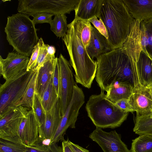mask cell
Masks as SVG:
<instances>
[{
    "label": "cell",
    "instance_id": "7c38bea8",
    "mask_svg": "<svg viewBox=\"0 0 152 152\" xmlns=\"http://www.w3.org/2000/svg\"><path fill=\"white\" fill-rule=\"evenodd\" d=\"M60 98L58 99L52 108L46 112L43 123L39 127V139L42 142H50L62 118Z\"/></svg>",
    "mask_w": 152,
    "mask_h": 152
},
{
    "label": "cell",
    "instance_id": "9a60e30c",
    "mask_svg": "<svg viewBox=\"0 0 152 152\" xmlns=\"http://www.w3.org/2000/svg\"><path fill=\"white\" fill-rule=\"evenodd\" d=\"M128 100L136 112V115H144L152 112V97L148 88L142 87L134 89Z\"/></svg>",
    "mask_w": 152,
    "mask_h": 152
},
{
    "label": "cell",
    "instance_id": "4dcf8cb0",
    "mask_svg": "<svg viewBox=\"0 0 152 152\" xmlns=\"http://www.w3.org/2000/svg\"><path fill=\"white\" fill-rule=\"evenodd\" d=\"M32 109L34 110L39 126L44 122L46 113L42 104L41 98L35 92Z\"/></svg>",
    "mask_w": 152,
    "mask_h": 152
},
{
    "label": "cell",
    "instance_id": "cb8c5ba5",
    "mask_svg": "<svg viewBox=\"0 0 152 152\" xmlns=\"http://www.w3.org/2000/svg\"><path fill=\"white\" fill-rule=\"evenodd\" d=\"M74 20L76 30L86 48L90 42L93 26L88 20L75 18Z\"/></svg>",
    "mask_w": 152,
    "mask_h": 152
},
{
    "label": "cell",
    "instance_id": "ac0fdd59",
    "mask_svg": "<svg viewBox=\"0 0 152 152\" xmlns=\"http://www.w3.org/2000/svg\"><path fill=\"white\" fill-rule=\"evenodd\" d=\"M104 0H80L74 10L75 18L88 20L99 18Z\"/></svg>",
    "mask_w": 152,
    "mask_h": 152
},
{
    "label": "cell",
    "instance_id": "d6a6232c",
    "mask_svg": "<svg viewBox=\"0 0 152 152\" xmlns=\"http://www.w3.org/2000/svg\"><path fill=\"white\" fill-rule=\"evenodd\" d=\"M52 83L56 92L60 98V75L58 58H56L52 76Z\"/></svg>",
    "mask_w": 152,
    "mask_h": 152
},
{
    "label": "cell",
    "instance_id": "ab89813d",
    "mask_svg": "<svg viewBox=\"0 0 152 152\" xmlns=\"http://www.w3.org/2000/svg\"><path fill=\"white\" fill-rule=\"evenodd\" d=\"M47 50L48 55L52 57H55L56 49L54 47L47 45Z\"/></svg>",
    "mask_w": 152,
    "mask_h": 152
},
{
    "label": "cell",
    "instance_id": "4316f807",
    "mask_svg": "<svg viewBox=\"0 0 152 152\" xmlns=\"http://www.w3.org/2000/svg\"><path fill=\"white\" fill-rule=\"evenodd\" d=\"M59 98L53 86L52 79L41 99L42 104L46 112L52 108Z\"/></svg>",
    "mask_w": 152,
    "mask_h": 152
},
{
    "label": "cell",
    "instance_id": "484cf974",
    "mask_svg": "<svg viewBox=\"0 0 152 152\" xmlns=\"http://www.w3.org/2000/svg\"><path fill=\"white\" fill-rule=\"evenodd\" d=\"M131 152H152V136L141 135L132 140Z\"/></svg>",
    "mask_w": 152,
    "mask_h": 152
},
{
    "label": "cell",
    "instance_id": "2e32d148",
    "mask_svg": "<svg viewBox=\"0 0 152 152\" xmlns=\"http://www.w3.org/2000/svg\"><path fill=\"white\" fill-rule=\"evenodd\" d=\"M134 19L140 21L152 19V0H123Z\"/></svg>",
    "mask_w": 152,
    "mask_h": 152
},
{
    "label": "cell",
    "instance_id": "f1b7e54d",
    "mask_svg": "<svg viewBox=\"0 0 152 152\" xmlns=\"http://www.w3.org/2000/svg\"><path fill=\"white\" fill-rule=\"evenodd\" d=\"M26 152H63L62 147L58 146L57 143L45 144L39 140L33 145L26 146Z\"/></svg>",
    "mask_w": 152,
    "mask_h": 152
},
{
    "label": "cell",
    "instance_id": "e575fe53",
    "mask_svg": "<svg viewBox=\"0 0 152 152\" xmlns=\"http://www.w3.org/2000/svg\"><path fill=\"white\" fill-rule=\"evenodd\" d=\"M41 39V38L39 39L37 44L34 47L32 51L27 67V71L32 70L36 62L39 52Z\"/></svg>",
    "mask_w": 152,
    "mask_h": 152
},
{
    "label": "cell",
    "instance_id": "60d3db41",
    "mask_svg": "<svg viewBox=\"0 0 152 152\" xmlns=\"http://www.w3.org/2000/svg\"><path fill=\"white\" fill-rule=\"evenodd\" d=\"M146 88H148V89H149L150 90L152 91V84H151L148 87Z\"/></svg>",
    "mask_w": 152,
    "mask_h": 152
},
{
    "label": "cell",
    "instance_id": "5bb4252c",
    "mask_svg": "<svg viewBox=\"0 0 152 152\" xmlns=\"http://www.w3.org/2000/svg\"><path fill=\"white\" fill-rule=\"evenodd\" d=\"M39 127L34 110L31 109L22 120L18 131V137L23 144L31 146L39 140Z\"/></svg>",
    "mask_w": 152,
    "mask_h": 152
},
{
    "label": "cell",
    "instance_id": "52a82bcc",
    "mask_svg": "<svg viewBox=\"0 0 152 152\" xmlns=\"http://www.w3.org/2000/svg\"><path fill=\"white\" fill-rule=\"evenodd\" d=\"M80 0H18V11L28 16L46 12L55 15L69 14L74 10Z\"/></svg>",
    "mask_w": 152,
    "mask_h": 152
},
{
    "label": "cell",
    "instance_id": "277c9868",
    "mask_svg": "<svg viewBox=\"0 0 152 152\" xmlns=\"http://www.w3.org/2000/svg\"><path fill=\"white\" fill-rule=\"evenodd\" d=\"M37 30L28 15L19 13L7 17L4 31L8 42L14 50L29 57L39 40Z\"/></svg>",
    "mask_w": 152,
    "mask_h": 152
},
{
    "label": "cell",
    "instance_id": "603a6c76",
    "mask_svg": "<svg viewBox=\"0 0 152 152\" xmlns=\"http://www.w3.org/2000/svg\"><path fill=\"white\" fill-rule=\"evenodd\" d=\"M133 131L139 135L152 136V112L144 115H136Z\"/></svg>",
    "mask_w": 152,
    "mask_h": 152
},
{
    "label": "cell",
    "instance_id": "f35d334b",
    "mask_svg": "<svg viewBox=\"0 0 152 152\" xmlns=\"http://www.w3.org/2000/svg\"><path fill=\"white\" fill-rule=\"evenodd\" d=\"M69 139L65 140L64 139L62 141V147L63 152H74L69 143Z\"/></svg>",
    "mask_w": 152,
    "mask_h": 152
},
{
    "label": "cell",
    "instance_id": "7402d4cb",
    "mask_svg": "<svg viewBox=\"0 0 152 152\" xmlns=\"http://www.w3.org/2000/svg\"><path fill=\"white\" fill-rule=\"evenodd\" d=\"M140 32L142 51L152 58V19L140 22Z\"/></svg>",
    "mask_w": 152,
    "mask_h": 152
},
{
    "label": "cell",
    "instance_id": "d6986e66",
    "mask_svg": "<svg viewBox=\"0 0 152 152\" xmlns=\"http://www.w3.org/2000/svg\"><path fill=\"white\" fill-rule=\"evenodd\" d=\"M56 58L45 62L38 69L36 82L35 93L41 99L52 79Z\"/></svg>",
    "mask_w": 152,
    "mask_h": 152
},
{
    "label": "cell",
    "instance_id": "6da1fadb",
    "mask_svg": "<svg viewBox=\"0 0 152 152\" xmlns=\"http://www.w3.org/2000/svg\"><path fill=\"white\" fill-rule=\"evenodd\" d=\"M96 81L101 91L107 92L119 83L130 84L134 89L142 86L137 61L122 48L111 50L97 59Z\"/></svg>",
    "mask_w": 152,
    "mask_h": 152
},
{
    "label": "cell",
    "instance_id": "8fae6325",
    "mask_svg": "<svg viewBox=\"0 0 152 152\" xmlns=\"http://www.w3.org/2000/svg\"><path fill=\"white\" fill-rule=\"evenodd\" d=\"M89 137L100 146L104 152H131L115 131L107 132L96 127Z\"/></svg>",
    "mask_w": 152,
    "mask_h": 152
},
{
    "label": "cell",
    "instance_id": "ba28073f",
    "mask_svg": "<svg viewBox=\"0 0 152 152\" xmlns=\"http://www.w3.org/2000/svg\"><path fill=\"white\" fill-rule=\"evenodd\" d=\"M85 95L82 89L77 85L75 86L72 99L62 117L50 144L62 141L64 139V136L68 128H75V124L79 111L85 102Z\"/></svg>",
    "mask_w": 152,
    "mask_h": 152
},
{
    "label": "cell",
    "instance_id": "44dd1931",
    "mask_svg": "<svg viewBox=\"0 0 152 152\" xmlns=\"http://www.w3.org/2000/svg\"><path fill=\"white\" fill-rule=\"evenodd\" d=\"M134 89L130 84L119 83L110 88L107 92L106 97L114 103L121 99H129Z\"/></svg>",
    "mask_w": 152,
    "mask_h": 152
},
{
    "label": "cell",
    "instance_id": "8d00e7d4",
    "mask_svg": "<svg viewBox=\"0 0 152 152\" xmlns=\"http://www.w3.org/2000/svg\"><path fill=\"white\" fill-rule=\"evenodd\" d=\"M115 104L119 108L124 112L129 113L134 111L130 104L128 99H121L117 101Z\"/></svg>",
    "mask_w": 152,
    "mask_h": 152
},
{
    "label": "cell",
    "instance_id": "f546056e",
    "mask_svg": "<svg viewBox=\"0 0 152 152\" xmlns=\"http://www.w3.org/2000/svg\"><path fill=\"white\" fill-rule=\"evenodd\" d=\"M0 152H26V146L21 142L0 139Z\"/></svg>",
    "mask_w": 152,
    "mask_h": 152
},
{
    "label": "cell",
    "instance_id": "8992f818",
    "mask_svg": "<svg viewBox=\"0 0 152 152\" xmlns=\"http://www.w3.org/2000/svg\"><path fill=\"white\" fill-rule=\"evenodd\" d=\"M36 71L23 70L6 80L1 85L0 116L8 108L19 106Z\"/></svg>",
    "mask_w": 152,
    "mask_h": 152
},
{
    "label": "cell",
    "instance_id": "3957f363",
    "mask_svg": "<svg viewBox=\"0 0 152 152\" xmlns=\"http://www.w3.org/2000/svg\"><path fill=\"white\" fill-rule=\"evenodd\" d=\"M68 27L63 40L69 54V63L75 72V80L90 88L96 76L97 61L93 60L88 55L76 30L74 20L68 24Z\"/></svg>",
    "mask_w": 152,
    "mask_h": 152
},
{
    "label": "cell",
    "instance_id": "e0dca14e",
    "mask_svg": "<svg viewBox=\"0 0 152 152\" xmlns=\"http://www.w3.org/2000/svg\"><path fill=\"white\" fill-rule=\"evenodd\" d=\"M86 49L93 60L94 58L97 59L102 55L111 50L108 39L94 26H92L89 44Z\"/></svg>",
    "mask_w": 152,
    "mask_h": 152
},
{
    "label": "cell",
    "instance_id": "9c48e42d",
    "mask_svg": "<svg viewBox=\"0 0 152 152\" xmlns=\"http://www.w3.org/2000/svg\"><path fill=\"white\" fill-rule=\"evenodd\" d=\"M30 110L21 105L15 107L0 116V139L21 142L18 136L19 127Z\"/></svg>",
    "mask_w": 152,
    "mask_h": 152
},
{
    "label": "cell",
    "instance_id": "b9f144b4",
    "mask_svg": "<svg viewBox=\"0 0 152 152\" xmlns=\"http://www.w3.org/2000/svg\"><path fill=\"white\" fill-rule=\"evenodd\" d=\"M150 91L151 94V96L152 97V91L150 90Z\"/></svg>",
    "mask_w": 152,
    "mask_h": 152
},
{
    "label": "cell",
    "instance_id": "836d02e7",
    "mask_svg": "<svg viewBox=\"0 0 152 152\" xmlns=\"http://www.w3.org/2000/svg\"><path fill=\"white\" fill-rule=\"evenodd\" d=\"M54 15L51 13L46 12L39 13L34 15L32 20L35 24L47 23L50 24L52 20V17Z\"/></svg>",
    "mask_w": 152,
    "mask_h": 152
},
{
    "label": "cell",
    "instance_id": "1f68e13d",
    "mask_svg": "<svg viewBox=\"0 0 152 152\" xmlns=\"http://www.w3.org/2000/svg\"><path fill=\"white\" fill-rule=\"evenodd\" d=\"M55 57H52L48 53L47 45L45 44L41 38V44L39 54L36 62L33 67L32 70L37 71L39 68L46 62L53 59Z\"/></svg>",
    "mask_w": 152,
    "mask_h": 152
},
{
    "label": "cell",
    "instance_id": "7a4b0ae2",
    "mask_svg": "<svg viewBox=\"0 0 152 152\" xmlns=\"http://www.w3.org/2000/svg\"><path fill=\"white\" fill-rule=\"evenodd\" d=\"M99 18L106 28L111 50L121 48L134 20L123 0H104Z\"/></svg>",
    "mask_w": 152,
    "mask_h": 152
},
{
    "label": "cell",
    "instance_id": "4fadbf2b",
    "mask_svg": "<svg viewBox=\"0 0 152 152\" xmlns=\"http://www.w3.org/2000/svg\"><path fill=\"white\" fill-rule=\"evenodd\" d=\"M28 57L17 53L9 52L5 59L0 56V72L6 80L26 70L29 60Z\"/></svg>",
    "mask_w": 152,
    "mask_h": 152
},
{
    "label": "cell",
    "instance_id": "d4e9b609",
    "mask_svg": "<svg viewBox=\"0 0 152 152\" xmlns=\"http://www.w3.org/2000/svg\"><path fill=\"white\" fill-rule=\"evenodd\" d=\"M66 18L65 14H57L50 24V30L57 37L63 38L66 35L68 29Z\"/></svg>",
    "mask_w": 152,
    "mask_h": 152
},
{
    "label": "cell",
    "instance_id": "83f0119b",
    "mask_svg": "<svg viewBox=\"0 0 152 152\" xmlns=\"http://www.w3.org/2000/svg\"><path fill=\"white\" fill-rule=\"evenodd\" d=\"M38 70L34 73L19 106L32 109L36 91V82Z\"/></svg>",
    "mask_w": 152,
    "mask_h": 152
},
{
    "label": "cell",
    "instance_id": "30bf717a",
    "mask_svg": "<svg viewBox=\"0 0 152 152\" xmlns=\"http://www.w3.org/2000/svg\"><path fill=\"white\" fill-rule=\"evenodd\" d=\"M58 61L60 75V98L62 116L72 99L74 87L77 85L75 81L69 62L61 54H60Z\"/></svg>",
    "mask_w": 152,
    "mask_h": 152
},
{
    "label": "cell",
    "instance_id": "5b68a950",
    "mask_svg": "<svg viewBox=\"0 0 152 152\" xmlns=\"http://www.w3.org/2000/svg\"><path fill=\"white\" fill-rule=\"evenodd\" d=\"M88 117L96 127L114 129L120 126L127 117L128 113L119 108L108 100L104 91L91 95L86 106Z\"/></svg>",
    "mask_w": 152,
    "mask_h": 152
},
{
    "label": "cell",
    "instance_id": "74e56055",
    "mask_svg": "<svg viewBox=\"0 0 152 152\" xmlns=\"http://www.w3.org/2000/svg\"><path fill=\"white\" fill-rule=\"evenodd\" d=\"M69 144L74 152H89V151L69 140Z\"/></svg>",
    "mask_w": 152,
    "mask_h": 152
},
{
    "label": "cell",
    "instance_id": "d590c367",
    "mask_svg": "<svg viewBox=\"0 0 152 152\" xmlns=\"http://www.w3.org/2000/svg\"><path fill=\"white\" fill-rule=\"evenodd\" d=\"M88 20L101 34L108 39V35L107 30L104 23L101 19L98 20L97 17H95Z\"/></svg>",
    "mask_w": 152,
    "mask_h": 152
},
{
    "label": "cell",
    "instance_id": "ffe728a7",
    "mask_svg": "<svg viewBox=\"0 0 152 152\" xmlns=\"http://www.w3.org/2000/svg\"><path fill=\"white\" fill-rule=\"evenodd\" d=\"M137 65L142 86L147 87L152 84V58L142 50Z\"/></svg>",
    "mask_w": 152,
    "mask_h": 152
}]
</instances>
